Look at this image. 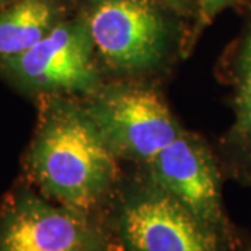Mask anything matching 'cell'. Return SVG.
Wrapping results in <instances>:
<instances>
[{
	"mask_svg": "<svg viewBox=\"0 0 251 251\" xmlns=\"http://www.w3.org/2000/svg\"><path fill=\"white\" fill-rule=\"evenodd\" d=\"M31 169L49 197L81 212L90 211L116 177L113 150L90 116L60 110L34 144Z\"/></svg>",
	"mask_w": 251,
	"mask_h": 251,
	"instance_id": "cell-1",
	"label": "cell"
},
{
	"mask_svg": "<svg viewBox=\"0 0 251 251\" xmlns=\"http://www.w3.org/2000/svg\"><path fill=\"white\" fill-rule=\"evenodd\" d=\"M120 234L127 251H218L215 227L158 187L126 204Z\"/></svg>",
	"mask_w": 251,
	"mask_h": 251,
	"instance_id": "cell-2",
	"label": "cell"
},
{
	"mask_svg": "<svg viewBox=\"0 0 251 251\" xmlns=\"http://www.w3.org/2000/svg\"><path fill=\"white\" fill-rule=\"evenodd\" d=\"M85 212L18 194L0 214V251H99Z\"/></svg>",
	"mask_w": 251,
	"mask_h": 251,
	"instance_id": "cell-3",
	"label": "cell"
},
{
	"mask_svg": "<svg viewBox=\"0 0 251 251\" xmlns=\"http://www.w3.org/2000/svg\"><path fill=\"white\" fill-rule=\"evenodd\" d=\"M88 116L113 151L148 162L180 134L168 106L152 91L109 92L95 102Z\"/></svg>",
	"mask_w": 251,
	"mask_h": 251,
	"instance_id": "cell-4",
	"label": "cell"
},
{
	"mask_svg": "<svg viewBox=\"0 0 251 251\" xmlns=\"http://www.w3.org/2000/svg\"><path fill=\"white\" fill-rule=\"evenodd\" d=\"M150 163L156 187L212 227L222 226L219 176L215 162L204 145L179 134Z\"/></svg>",
	"mask_w": 251,
	"mask_h": 251,
	"instance_id": "cell-5",
	"label": "cell"
},
{
	"mask_svg": "<svg viewBox=\"0 0 251 251\" xmlns=\"http://www.w3.org/2000/svg\"><path fill=\"white\" fill-rule=\"evenodd\" d=\"M92 44L117 67L140 69L153 63L163 48L158 14L137 0H106L90 21Z\"/></svg>",
	"mask_w": 251,
	"mask_h": 251,
	"instance_id": "cell-6",
	"label": "cell"
},
{
	"mask_svg": "<svg viewBox=\"0 0 251 251\" xmlns=\"http://www.w3.org/2000/svg\"><path fill=\"white\" fill-rule=\"evenodd\" d=\"M91 42L85 28L59 25L27 52L6 62L20 80L39 88L87 90L95 82Z\"/></svg>",
	"mask_w": 251,
	"mask_h": 251,
	"instance_id": "cell-7",
	"label": "cell"
},
{
	"mask_svg": "<svg viewBox=\"0 0 251 251\" xmlns=\"http://www.w3.org/2000/svg\"><path fill=\"white\" fill-rule=\"evenodd\" d=\"M53 11L45 0H23L0 16V57L23 54L52 29Z\"/></svg>",
	"mask_w": 251,
	"mask_h": 251,
	"instance_id": "cell-8",
	"label": "cell"
},
{
	"mask_svg": "<svg viewBox=\"0 0 251 251\" xmlns=\"http://www.w3.org/2000/svg\"><path fill=\"white\" fill-rule=\"evenodd\" d=\"M234 113L229 141L243 172H251V31L243 41L237 59Z\"/></svg>",
	"mask_w": 251,
	"mask_h": 251,
	"instance_id": "cell-9",
	"label": "cell"
},
{
	"mask_svg": "<svg viewBox=\"0 0 251 251\" xmlns=\"http://www.w3.org/2000/svg\"><path fill=\"white\" fill-rule=\"evenodd\" d=\"M233 0H200V24L208 25L215 16Z\"/></svg>",
	"mask_w": 251,
	"mask_h": 251,
	"instance_id": "cell-10",
	"label": "cell"
}]
</instances>
